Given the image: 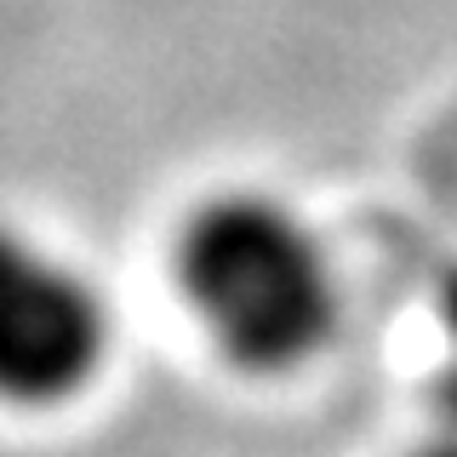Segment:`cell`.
I'll return each instance as SVG.
<instances>
[{
	"label": "cell",
	"instance_id": "cell-1",
	"mask_svg": "<svg viewBox=\"0 0 457 457\" xmlns=\"http://www.w3.org/2000/svg\"><path fill=\"white\" fill-rule=\"evenodd\" d=\"M178 286L223 354L292 371L337 326V275L314 228L269 195H218L178 240Z\"/></svg>",
	"mask_w": 457,
	"mask_h": 457
},
{
	"label": "cell",
	"instance_id": "cell-2",
	"mask_svg": "<svg viewBox=\"0 0 457 457\" xmlns=\"http://www.w3.org/2000/svg\"><path fill=\"white\" fill-rule=\"evenodd\" d=\"M109 309L69 257L0 223V400L52 406L97 378Z\"/></svg>",
	"mask_w": 457,
	"mask_h": 457
},
{
	"label": "cell",
	"instance_id": "cell-3",
	"mask_svg": "<svg viewBox=\"0 0 457 457\" xmlns=\"http://www.w3.org/2000/svg\"><path fill=\"white\" fill-rule=\"evenodd\" d=\"M411 457H457V440H440V446H423V452H411Z\"/></svg>",
	"mask_w": 457,
	"mask_h": 457
}]
</instances>
